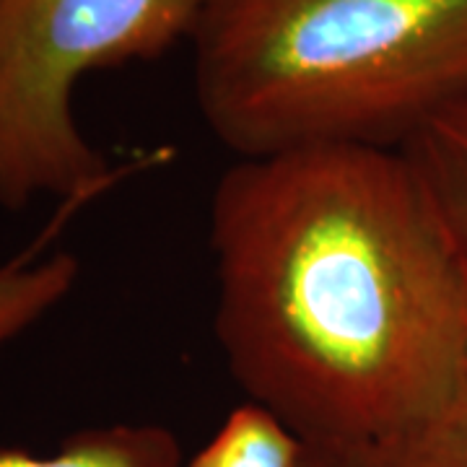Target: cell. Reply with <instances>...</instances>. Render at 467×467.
<instances>
[{"label":"cell","mask_w":467,"mask_h":467,"mask_svg":"<svg viewBox=\"0 0 467 467\" xmlns=\"http://www.w3.org/2000/svg\"><path fill=\"white\" fill-rule=\"evenodd\" d=\"M208 232L226 368L304 441H382L462 379L467 260L402 149L236 159Z\"/></svg>","instance_id":"cell-1"},{"label":"cell","mask_w":467,"mask_h":467,"mask_svg":"<svg viewBox=\"0 0 467 467\" xmlns=\"http://www.w3.org/2000/svg\"><path fill=\"white\" fill-rule=\"evenodd\" d=\"M301 467H356L350 454L340 447H327V444H309L304 441V457Z\"/></svg>","instance_id":"cell-9"},{"label":"cell","mask_w":467,"mask_h":467,"mask_svg":"<svg viewBox=\"0 0 467 467\" xmlns=\"http://www.w3.org/2000/svg\"><path fill=\"white\" fill-rule=\"evenodd\" d=\"M402 150L467 260V97L441 109Z\"/></svg>","instance_id":"cell-5"},{"label":"cell","mask_w":467,"mask_h":467,"mask_svg":"<svg viewBox=\"0 0 467 467\" xmlns=\"http://www.w3.org/2000/svg\"><path fill=\"white\" fill-rule=\"evenodd\" d=\"M192 88L236 159L405 149L467 97V0H202Z\"/></svg>","instance_id":"cell-2"},{"label":"cell","mask_w":467,"mask_h":467,"mask_svg":"<svg viewBox=\"0 0 467 467\" xmlns=\"http://www.w3.org/2000/svg\"><path fill=\"white\" fill-rule=\"evenodd\" d=\"M202 0H0V208L86 201L112 169L73 115L97 70L156 63L190 42Z\"/></svg>","instance_id":"cell-3"},{"label":"cell","mask_w":467,"mask_h":467,"mask_svg":"<svg viewBox=\"0 0 467 467\" xmlns=\"http://www.w3.org/2000/svg\"><path fill=\"white\" fill-rule=\"evenodd\" d=\"M78 273V260L67 252L0 267V353L66 299Z\"/></svg>","instance_id":"cell-8"},{"label":"cell","mask_w":467,"mask_h":467,"mask_svg":"<svg viewBox=\"0 0 467 467\" xmlns=\"http://www.w3.org/2000/svg\"><path fill=\"white\" fill-rule=\"evenodd\" d=\"M304 439L254 400L239 402L184 467H301Z\"/></svg>","instance_id":"cell-7"},{"label":"cell","mask_w":467,"mask_h":467,"mask_svg":"<svg viewBox=\"0 0 467 467\" xmlns=\"http://www.w3.org/2000/svg\"><path fill=\"white\" fill-rule=\"evenodd\" d=\"M346 451L356 467H467V371L426 418L382 441Z\"/></svg>","instance_id":"cell-6"},{"label":"cell","mask_w":467,"mask_h":467,"mask_svg":"<svg viewBox=\"0 0 467 467\" xmlns=\"http://www.w3.org/2000/svg\"><path fill=\"white\" fill-rule=\"evenodd\" d=\"M0 467H182V444L161 423H109L67 436L50 457L0 450Z\"/></svg>","instance_id":"cell-4"}]
</instances>
